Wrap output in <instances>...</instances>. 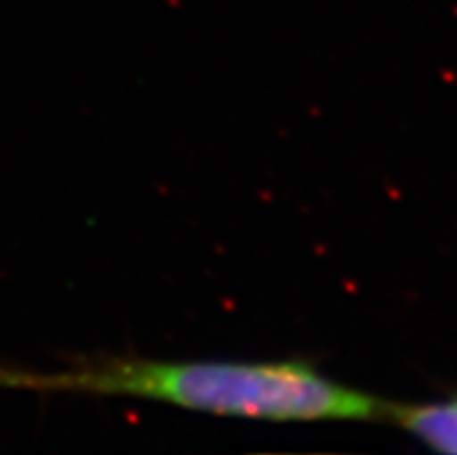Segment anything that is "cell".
Returning a JSON list of instances; mask_svg holds the SVG:
<instances>
[{
	"label": "cell",
	"mask_w": 457,
	"mask_h": 455,
	"mask_svg": "<svg viewBox=\"0 0 457 455\" xmlns=\"http://www.w3.org/2000/svg\"><path fill=\"white\" fill-rule=\"evenodd\" d=\"M0 388L137 398L181 409L277 423L383 421L386 400L337 383L302 360H154L93 356L61 369L0 365Z\"/></svg>",
	"instance_id": "obj_1"
},
{
	"label": "cell",
	"mask_w": 457,
	"mask_h": 455,
	"mask_svg": "<svg viewBox=\"0 0 457 455\" xmlns=\"http://www.w3.org/2000/svg\"><path fill=\"white\" fill-rule=\"evenodd\" d=\"M386 418L435 451L457 453V398L429 404H386Z\"/></svg>",
	"instance_id": "obj_2"
}]
</instances>
